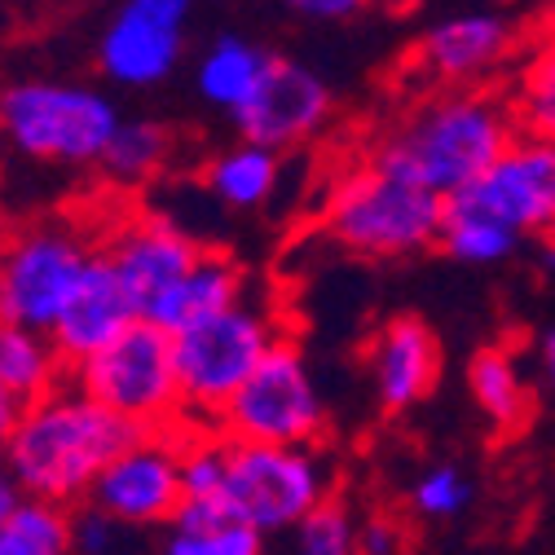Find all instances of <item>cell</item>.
I'll use <instances>...</instances> for the list:
<instances>
[{"label":"cell","mask_w":555,"mask_h":555,"mask_svg":"<svg viewBox=\"0 0 555 555\" xmlns=\"http://www.w3.org/2000/svg\"><path fill=\"white\" fill-rule=\"evenodd\" d=\"M23 503H27V494L18 490V480H14V472L5 467V459H0V529L14 520V512H18Z\"/></svg>","instance_id":"34"},{"label":"cell","mask_w":555,"mask_h":555,"mask_svg":"<svg viewBox=\"0 0 555 555\" xmlns=\"http://www.w3.org/2000/svg\"><path fill=\"white\" fill-rule=\"evenodd\" d=\"M331 111H335L331 85L313 72V66H305L296 57H273L251 106L234 115V128H238V142L283 155V151L313 142V137L331 124Z\"/></svg>","instance_id":"12"},{"label":"cell","mask_w":555,"mask_h":555,"mask_svg":"<svg viewBox=\"0 0 555 555\" xmlns=\"http://www.w3.org/2000/svg\"><path fill=\"white\" fill-rule=\"evenodd\" d=\"M335 499V463L318 446H243L230 441L221 503L269 542Z\"/></svg>","instance_id":"8"},{"label":"cell","mask_w":555,"mask_h":555,"mask_svg":"<svg viewBox=\"0 0 555 555\" xmlns=\"http://www.w3.org/2000/svg\"><path fill=\"white\" fill-rule=\"evenodd\" d=\"M102 251L146 313V305L168 292L207 247L164 212H132L102 234Z\"/></svg>","instance_id":"14"},{"label":"cell","mask_w":555,"mask_h":555,"mask_svg":"<svg viewBox=\"0 0 555 555\" xmlns=\"http://www.w3.org/2000/svg\"><path fill=\"white\" fill-rule=\"evenodd\" d=\"M516 142L520 128L507 98L485 89H446L397 119L371 146V159L441 198H454L476 185Z\"/></svg>","instance_id":"1"},{"label":"cell","mask_w":555,"mask_h":555,"mask_svg":"<svg viewBox=\"0 0 555 555\" xmlns=\"http://www.w3.org/2000/svg\"><path fill=\"white\" fill-rule=\"evenodd\" d=\"M181 476H185V499L221 503L230 476V437H221L217 428H185Z\"/></svg>","instance_id":"29"},{"label":"cell","mask_w":555,"mask_h":555,"mask_svg":"<svg viewBox=\"0 0 555 555\" xmlns=\"http://www.w3.org/2000/svg\"><path fill=\"white\" fill-rule=\"evenodd\" d=\"M278 185H283V155L251 142H234L203 164V190L230 212H260Z\"/></svg>","instance_id":"21"},{"label":"cell","mask_w":555,"mask_h":555,"mask_svg":"<svg viewBox=\"0 0 555 555\" xmlns=\"http://www.w3.org/2000/svg\"><path fill=\"white\" fill-rule=\"evenodd\" d=\"M66 384H72V362L57 353L53 335L0 322V388L23 405H36Z\"/></svg>","instance_id":"22"},{"label":"cell","mask_w":555,"mask_h":555,"mask_svg":"<svg viewBox=\"0 0 555 555\" xmlns=\"http://www.w3.org/2000/svg\"><path fill=\"white\" fill-rule=\"evenodd\" d=\"M247 292H251V273L230 251H212V247H207L168 292H159L146 305L142 318L177 339V335H185V331H194L203 322H212L217 313L234 309Z\"/></svg>","instance_id":"18"},{"label":"cell","mask_w":555,"mask_h":555,"mask_svg":"<svg viewBox=\"0 0 555 555\" xmlns=\"http://www.w3.org/2000/svg\"><path fill=\"white\" fill-rule=\"evenodd\" d=\"M516 243H520V234H512L507 225L472 212V207H463V203H446V225H441L437 247L450 260H459V264H499L516 251Z\"/></svg>","instance_id":"27"},{"label":"cell","mask_w":555,"mask_h":555,"mask_svg":"<svg viewBox=\"0 0 555 555\" xmlns=\"http://www.w3.org/2000/svg\"><path fill=\"white\" fill-rule=\"evenodd\" d=\"M119 124L115 102L89 85L23 80L0 89V142L27 164L98 168Z\"/></svg>","instance_id":"5"},{"label":"cell","mask_w":555,"mask_h":555,"mask_svg":"<svg viewBox=\"0 0 555 555\" xmlns=\"http://www.w3.org/2000/svg\"><path fill=\"white\" fill-rule=\"evenodd\" d=\"M507 106L516 115L520 137L555 146V36L538 40L533 53L520 62L512 93H507Z\"/></svg>","instance_id":"25"},{"label":"cell","mask_w":555,"mask_h":555,"mask_svg":"<svg viewBox=\"0 0 555 555\" xmlns=\"http://www.w3.org/2000/svg\"><path fill=\"white\" fill-rule=\"evenodd\" d=\"M0 555H76V512L27 499L0 529Z\"/></svg>","instance_id":"26"},{"label":"cell","mask_w":555,"mask_h":555,"mask_svg":"<svg viewBox=\"0 0 555 555\" xmlns=\"http://www.w3.org/2000/svg\"><path fill=\"white\" fill-rule=\"evenodd\" d=\"M358 525L362 516L335 494L292 533H283V555H358Z\"/></svg>","instance_id":"28"},{"label":"cell","mask_w":555,"mask_h":555,"mask_svg":"<svg viewBox=\"0 0 555 555\" xmlns=\"http://www.w3.org/2000/svg\"><path fill=\"white\" fill-rule=\"evenodd\" d=\"M159 555H269V538L238 520L225 503H194L159 533Z\"/></svg>","instance_id":"20"},{"label":"cell","mask_w":555,"mask_h":555,"mask_svg":"<svg viewBox=\"0 0 555 555\" xmlns=\"http://www.w3.org/2000/svg\"><path fill=\"white\" fill-rule=\"evenodd\" d=\"M446 225V198L384 168L379 159L349 164L326 190L322 230L353 256L397 260L428 251Z\"/></svg>","instance_id":"3"},{"label":"cell","mask_w":555,"mask_h":555,"mask_svg":"<svg viewBox=\"0 0 555 555\" xmlns=\"http://www.w3.org/2000/svg\"><path fill=\"white\" fill-rule=\"evenodd\" d=\"M181 446H185V428H168V433H137L115 459L111 467L98 476L93 494L85 507L142 529V533H164L172 525V516L185 507V476H181Z\"/></svg>","instance_id":"10"},{"label":"cell","mask_w":555,"mask_h":555,"mask_svg":"<svg viewBox=\"0 0 555 555\" xmlns=\"http://www.w3.org/2000/svg\"><path fill=\"white\" fill-rule=\"evenodd\" d=\"M172 164V132L155 119H124L98 164V172L119 190H142Z\"/></svg>","instance_id":"24"},{"label":"cell","mask_w":555,"mask_h":555,"mask_svg":"<svg viewBox=\"0 0 555 555\" xmlns=\"http://www.w3.org/2000/svg\"><path fill=\"white\" fill-rule=\"evenodd\" d=\"M72 384L89 392L102 410H111L115 420L132 424L137 433L185 428L172 335L151 326L146 318L132 322L102 353L80 362L72 371Z\"/></svg>","instance_id":"7"},{"label":"cell","mask_w":555,"mask_h":555,"mask_svg":"<svg viewBox=\"0 0 555 555\" xmlns=\"http://www.w3.org/2000/svg\"><path fill=\"white\" fill-rule=\"evenodd\" d=\"M446 203H463L520 238L555 230V146L520 137L476 185H467Z\"/></svg>","instance_id":"13"},{"label":"cell","mask_w":555,"mask_h":555,"mask_svg":"<svg viewBox=\"0 0 555 555\" xmlns=\"http://www.w3.org/2000/svg\"><path fill=\"white\" fill-rule=\"evenodd\" d=\"M102 234L72 217H40L0 234V322L53 335Z\"/></svg>","instance_id":"6"},{"label":"cell","mask_w":555,"mask_h":555,"mask_svg":"<svg viewBox=\"0 0 555 555\" xmlns=\"http://www.w3.org/2000/svg\"><path fill=\"white\" fill-rule=\"evenodd\" d=\"M137 437L132 424L115 420L89 392L66 384L44 401L27 405L0 459L14 472L18 490L40 503L80 512L111 459Z\"/></svg>","instance_id":"2"},{"label":"cell","mask_w":555,"mask_h":555,"mask_svg":"<svg viewBox=\"0 0 555 555\" xmlns=\"http://www.w3.org/2000/svg\"><path fill=\"white\" fill-rule=\"evenodd\" d=\"M542 264H546V273L555 278V230H551L546 243H542Z\"/></svg>","instance_id":"37"},{"label":"cell","mask_w":555,"mask_h":555,"mask_svg":"<svg viewBox=\"0 0 555 555\" xmlns=\"http://www.w3.org/2000/svg\"><path fill=\"white\" fill-rule=\"evenodd\" d=\"M23 401L14 397V392H5V388H0V450H5V441L14 437V428H18V420H23Z\"/></svg>","instance_id":"35"},{"label":"cell","mask_w":555,"mask_h":555,"mask_svg":"<svg viewBox=\"0 0 555 555\" xmlns=\"http://www.w3.org/2000/svg\"><path fill=\"white\" fill-rule=\"evenodd\" d=\"M283 5L309 23H349L371 5V0H283Z\"/></svg>","instance_id":"33"},{"label":"cell","mask_w":555,"mask_h":555,"mask_svg":"<svg viewBox=\"0 0 555 555\" xmlns=\"http://www.w3.org/2000/svg\"><path fill=\"white\" fill-rule=\"evenodd\" d=\"M269 66H273L269 49H260L243 36H217L194 62V89L212 111H225L234 119L260 93Z\"/></svg>","instance_id":"19"},{"label":"cell","mask_w":555,"mask_h":555,"mask_svg":"<svg viewBox=\"0 0 555 555\" xmlns=\"http://www.w3.org/2000/svg\"><path fill=\"white\" fill-rule=\"evenodd\" d=\"M190 0H124L98 40L102 76L119 89L164 85L185 44Z\"/></svg>","instance_id":"11"},{"label":"cell","mask_w":555,"mask_h":555,"mask_svg":"<svg viewBox=\"0 0 555 555\" xmlns=\"http://www.w3.org/2000/svg\"><path fill=\"white\" fill-rule=\"evenodd\" d=\"M76 555H159V538L128 529L93 507L76 512Z\"/></svg>","instance_id":"31"},{"label":"cell","mask_w":555,"mask_h":555,"mask_svg":"<svg viewBox=\"0 0 555 555\" xmlns=\"http://www.w3.org/2000/svg\"><path fill=\"white\" fill-rule=\"evenodd\" d=\"M358 555H405V525L388 512H371L358 525Z\"/></svg>","instance_id":"32"},{"label":"cell","mask_w":555,"mask_h":555,"mask_svg":"<svg viewBox=\"0 0 555 555\" xmlns=\"http://www.w3.org/2000/svg\"><path fill=\"white\" fill-rule=\"evenodd\" d=\"M472 476L454 463H433L410 485V512L420 520H459L472 507Z\"/></svg>","instance_id":"30"},{"label":"cell","mask_w":555,"mask_h":555,"mask_svg":"<svg viewBox=\"0 0 555 555\" xmlns=\"http://www.w3.org/2000/svg\"><path fill=\"white\" fill-rule=\"evenodd\" d=\"M467 392H472L476 410L499 433H516L533 410L529 379L520 371V358L507 344H485V349H476V358L467 362Z\"/></svg>","instance_id":"23"},{"label":"cell","mask_w":555,"mask_h":555,"mask_svg":"<svg viewBox=\"0 0 555 555\" xmlns=\"http://www.w3.org/2000/svg\"><path fill=\"white\" fill-rule=\"evenodd\" d=\"M516 36L512 23L499 14H454L433 23L420 44H414V72L446 85V89H472L490 80V72L507 62Z\"/></svg>","instance_id":"16"},{"label":"cell","mask_w":555,"mask_h":555,"mask_svg":"<svg viewBox=\"0 0 555 555\" xmlns=\"http://www.w3.org/2000/svg\"><path fill=\"white\" fill-rule=\"evenodd\" d=\"M132 322H142V305H137V296L128 292L119 269L106 260V251H98L80 278L76 296L66 300V309L53 326V344L76 371L80 362L102 353L106 344H115Z\"/></svg>","instance_id":"17"},{"label":"cell","mask_w":555,"mask_h":555,"mask_svg":"<svg viewBox=\"0 0 555 555\" xmlns=\"http://www.w3.org/2000/svg\"><path fill=\"white\" fill-rule=\"evenodd\" d=\"M287 339V326L264 292H247L234 309L217 313L172 339L185 428H217L243 384L264 366V358Z\"/></svg>","instance_id":"4"},{"label":"cell","mask_w":555,"mask_h":555,"mask_svg":"<svg viewBox=\"0 0 555 555\" xmlns=\"http://www.w3.org/2000/svg\"><path fill=\"white\" fill-rule=\"evenodd\" d=\"M221 437L243 446H318L326 433V397L313 379L305 349L287 335L243 384L217 424Z\"/></svg>","instance_id":"9"},{"label":"cell","mask_w":555,"mask_h":555,"mask_svg":"<svg viewBox=\"0 0 555 555\" xmlns=\"http://www.w3.org/2000/svg\"><path fill=\"white\" fill-rule=\"evenodd\" d=\"M538 366H542V379H546V388L555 392V326L538 335Z\"/></svg>","instance_id":"36"},{"label":"cell","mask_w":555,"mask_h":555,"mask_svg":"<svg viewBox=\"0 0 555 555\" xmlns=\"http://www.w3.org/2000/svg\"><path fill=\"white\" fill-rule=\"evenodd\" d=\"M366 379L384 414H405L414 405H424L441 379L437 331L414 313H397L379 322V331L366 344Z\"/></svg>","instance_id":"15"}]
</instances>
